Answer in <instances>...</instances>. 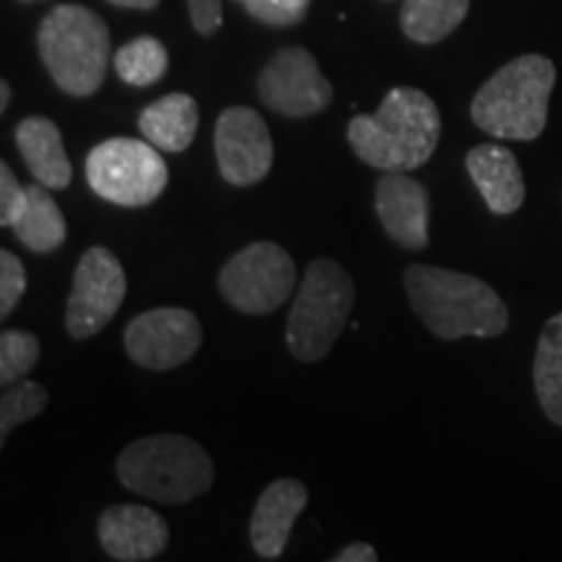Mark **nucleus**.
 <instances>
[{
    "mask_svg": "<svg viewBox=\"0 0 562 562\" xmlns=\"http://www.w3.org/2000/svg\"><path fill=\"white\" fill-rule=\"evenodd\" d=\"M440 110L422 89L396 87L378 112L347 125L351 151L383 172H412L427 165L440 140Z\"/></svg>",
    "mask_w": 562,
    "mask_h": 562,
    "instance_id": "obj_1",
    "label": "nucleus"
},
{
    "mask_svg": "<svg viewBox=\"0 0 562 562\" xmlns=\"http://www.w3.org/2000/svg\"><path fill=\"white\" fill-rule=\"evenodd\" d=\"M412 311L442 341L495 339L508 328V307L487 281L469 273L412 263L404 273Z\"/></svg>",
    "mask_w": 562,
    "mask_h": 562,
    "instance_id": "obj_2",
    "label": "nucleus"
},
{
    "mask_svg": "<svg viewBox=\"0 0 562 562\" xmlns=\"http://www.w3.org/2000/svg\"><path fill=\"white\" fill-rule=\"evenodd\" d=\"M554 81L558 70L544 55L529 53L505 63L472 100L474 125L505 140L539 138L547 125Z\"/></svg>",
    "mask_w": 562,
    "mask_h": 562,
    "instance_id": "obj_3",
    "label": "nucleus"
},
{
    "mask_svg": "<svg viewBox=\"0 0 562 562\" xmlns=\"http://www.w3.org/2000/svg\"><path fill=\"white\" fill-rule=\"evenodd\" d=\"M125 490L165 505L191 503L214 484V461L199 442L178 432L131 442L117 459Z\"/></svg>",
    "mask_w": 562,
    "mask_h": 562,
    "instance_id": "obj_4",
    "label": "nucleus"
},
{
    "mask_svg": "<svg viewBox=\"0 0 562 562\" xmlns=\"http://www.w3.org/2000/svg\"><path fill=\"white\" fill-rule=\"evenodd\" d=\"M37 47L50 79L66 94L91 97L104 83L112 58L110 30L87 5H55L42 19Z\"/></svg>",
    "mask_w": 562,
    "mask_h": 562,
    "instance_id": "obj_5",
    "label": "nucleus"
},
{
    "mask_svg": "<svg viewBox=\"0 0 562 562\" xmlns=\"http://www.w3.org/2000/svg\"><path fill=\"white\" fill-rule=\"evenodd\" d=\"M355 307V281L331 258L307 266L286 318V347L300 362H321L339 339Z\"/></svg>",
    "mask_w": 562,
    "mask_h": 562,
    "instance_id": "obj_6",
    "label": "nucleus"
},
{
    "mask_svg": "<svg viewBox=\"0 0 562 562\" xmlns=\"http://www.w3.org/2000/svg\"><path fill=\"white\" fill-rule=\"evenodd\" d=\"M170 170L149 140L108 138L87 157V182L102 201L125 209L149 206L165 193Z\"/></svg>",
    "mask_w": 562,
    "mask_h": 562,
    "instance_id": "obj_7",
    "label": "nucleus"
},
{
    "mask_svg": "<svg viewBox=\"0 0 562 562\" xmlns=\"http://www.w3.org/2000/svg\"><path fill=\"white\" fill-rule=\"evenodd\" d=\"M216 284L235 311L266 315L290 300L297 284V266L281 245L258 240L224 263Z\"/></svg>",
    "mask_w": 562,
    "mask_h": 562,
    "instance_id": "obj_8",
    "label": "nucleus"
},
{
    "mask_svg": "<svg viewBox=\"0 0 562 562\" xmlns=\"http://www.w3.org/2000/svg\"><path fill=\"white\" fill-rule=\"evenodd\" d=\"M128 279L117 256L94 245L81 256L66 307V331L70 339H91L121 311Z\"/></svg>",
    "mask_w": 562,
    "mask_h": 562,
    "instance_id": "obj_9",
    "label": "nucleus"
},
{
    "mask_svg": "<svg viewBox=\"0 0 562 562\" xmlns=\"http://www.w3.org/2000/svg\"><path fill=\"white\" fill-rule=\"evenodd\" d=\"M258 97L279 115L311 117L331 104L334 87L313 53L305 47H284L258 76Z\"/></svg>",
    "mask_w": 562,
    "mask_h": 562,
    "instance_id": "obj_10",
    "label": "nucleus"
},
{
    "mask_svg": "<svg viewBox=\"0 0 562 562\" xmlns=\"http://www.w3.org/2000/svg\"><path fill=\"white\" fill-rule=\"evenodd\" d=\"M201 321L186 307H154L128 323L123 334L125 351L138 368L175 370L199 351Z\"/></svg>",
    "mask_w": 562,
    "mask_h": 562,
    "instance_id": "obj_11",
    "label": "nucleus"
},
{
    "mask_svg": "<svg viewBox=\"0 0 562 562\" xmlns=\"http://www.w3.org/2000/svg\"><path fill=\"white\" fill-rule=\"evenodd\" d=\"M214 151L220 175L229 186H256L273 165L269 125L252 108H227L216 121Z\"/></svg>",
    "mask_w": 562,
    "mask_h": 562,
    "instance_id": "obj_12",
    "label": "nucleus"
},
{
    "mask_svg": "<svg viewBox=\"0 0 562 562\" xmlns=\"http://www.w3.org/2000/svg\"><path fill=\"white\" fill-rule=\"evenodd\" d=\"M375 211L385 235L406 250H422L430 243V195L419 180L406 172H385L375 186Z\"/></svg>",
    "mask_w": 562,
    "mask_h": 562,
    "instance_id": "obj_13",
    "label": "nucleus"
},
{
    "mask_svg": "<svg viewBox=\"0 0 562 562\" xmlns=\"http://www.w3.org/2000/svg\"><path fill=\"white\" fill-rule=\"evenodd\" d=\"M102 550L117 562H146L159 558L170 542V526L146 505H112L97 524Z\"/></svg>",
    "mask_w": 562,
    "mask_h": 562,
    "instance_id": "obj_14",
    "label": "nucleus"
},
{
    "mask_svg": "<svg viewBox=\"0 0 562 562\" xmlns=\"http://www.w3.org/2000/svg\"><path fill=\"white\" fill-rule=\"evenodd\" d=\"M307 505V490L297 480H277L261 492L250 518V544L258 558L279 560L292 526Z\"/></svg>",
    "mask_w": 562,
    "mask_h": 562,
    "instance_id": "obj_15",
    "label": "nucleus"
},
{
    "mask_svg": "<svg viewBox=\"0 0 562 562\" xmlns=\"http://www.w3.org/2000/svg\"><path fill=\"white\" fill-rule=\"evenodd\" d=\"M469 178L492 214L508 216L524 206L526 182L513 151L497 144H480L467 154Z\"/></svg>",
    "mask_w": 562,
    "mask_h": 562,
    "instance_id": "obj_16",
    "label": "nucleus"
},
{
    "mask_svg": "<svg viewBox=\"0 0 562 562\" xmlns=\"http://www.w3.org/2000/svg\"><path fill=\"white\" fill-rule=\"evenodd\" d=\"M16 146L32 178H37L42 186L53 188V191H63L70 186L74 170H70L66 146H63L60 128L50 117H24L16 125Z\"/></svg>",
    "mask_w": 562,
    "mask_h": 562,
    "instance_id": "obj_17",
    "label": "nucleus"
},
{
    "mask_svg": "<svg viewBox=\"0 0 562 562\" xmlns=\"http://www.w3.org/2000/svg\"><path fill=\"white\" fill-rule=\"evenodd\" d=\"M199 102L186 91L165 94L161 100L140 110L138 115L140 136L167 154L186 151L193 144L195 133H199Z\"/></svg>",
    "mask_w": 562,
    "mask_h": 562,
    "instance_id": "obj_18",
    "label": "nucleus"
},
{
    "mask_svg": "<svg viewBox=\"0 0 562 562\" xmlns=\"http://www.w3.org/2000/svg\"><path fill=\"white\" fill-rule=\"evenodd\" d=\"M11 229L32 252L58 250L68 237L66 216L42 182L26 188V206Z\"/></svg>",
    "mask_w": 562,
    "mask_h": 562,
    "instance_id": "obj_19",
    "label": "nucleus"
},
{
    "mask_svg": "<svg viewBox=\"0 0 562 562\" xmlns=\"http://www.w3.org/2000/svg\"><path fill=\"white\" fill-rule=\"evenodd\" d=\"M533 391L552 425L562 427V313L544 323L533 357Z\"/></svg>",
    "mask_w": 562,
    "mask_h": 562,
    "instance_id": "obj_20",
    "label": "nucleus"
},
{
    "mask_svg": "<svg viewBox=\"0 0 562 562\" xmlns=\"http://www.w3.org/2000/svg\"><path fill=\"white\" fill-rule=\"evenodd\" d=\"M472 0H404L402 30L417 45L446 40L467 19Z\"/></svg>",
    "mask_w": 562,
    "mask_h": 562,
    "instance_id": "obj_21",
    "label": "nucleus"
},
{
    "mask_svg": "<svg viewBox=\"0 0 562 562\" xmlns=\"http://www.w3.org/2000/svg\"><path fill=\"white\" fill-rule=\"evenodd\" d=\"M170 55L157 37H136L115 53V74L131 87H151L165 79Z\"/></svg>",
    "mask_w": 562,
    "mask_h": 562,
    "instance_id": "obj_22",
    "label": "nucleus"
},
{
    "mask_svg": "<svg viewBox=\"0 0 562 562\" xmlns=\"http://www.w3.org/2000/svg\"><path fill=\"white\" fill-rule=\"evenodd\" d=\"M47 402H50V393L45 385L34 381L5 385L3 398H0V442H5L13 427L24 425V422L45 412Z\"/></svg>",
    "mask_w": 562,
    "mask_h": 562,
    "instance_id": "obj_23",
    "label": "nucleus"
},
{
    "mask_svg": "<svg viewBox=\"0 0 562 562\" xmlns=\"http://www.w3.org/2000/svg\"><path fill=\"white\" fill-rule=\"evenodd\" d=\"M40 360V341L30 331H3L0 336V383L13 385Z\"/></svg>",
    "mask_w": 562,
    "mask_h": 562,
    "instance_id": "obj_24",
    "label": "nucleus"
},
{
    "mask_svg": "<svg viewBox=\"0 0 562 562\" xmlns=\"http://www.w3.org/2000/svg\"><path fill=\"white\" fill-rule=\"evenodd\" d=\"M266 26H294L307 16L313 0H235Z\"/></svg>",
    "mask_w": 562,
    "mask_h": 562,
    "instance_id": "obj_25",
    "label": "nucleus"
},
{
    "mask_svg": "<svg viewBox=\"0 0 562 562\" xmlns=\"http://www.w3.org/2000/svg\"><path fill=\"white\" fill-rule=\"evenodd\" d=\"M26 292L24 263L11 250H0V315L9 318Z\"/></svg>",
    "mask_w": 562,
    "mask_h": 562,
    "instance_id": "obj_26",
    "label": "nucleus"
},
{
    "mask_svg": "<svg viewBox=\"0 0 562 562\" xmlns=\"http://www.w3.org/2000/svg\"><path fill=\"white\" fill-rule=\"evenodd\" d=\"M26 206V188L19 186L11 167L0 161V227H13Z\"/></svg>",
    "mask_w": 562,
    "mask_h": 562,
    "instance_id": "obj_27",
    "label": "nucleus"
},
{
    "mask_svg": "<svg viewBox=\"0 0 562 562\" xmlns=\"http://www.w3.org/2000/svg\"><path fill=\"white\" fill-rule=\"evenodd\" d=\"M188 11H191L193 30L211 37V34L220 32L224 13H222V0H188Z\"/></svg>",
    "mask_w": 562,
    "mask_h": 562,
    "instance_id": "obj_28",
    "label": "nucleus"
},
{
    "mask_svg": "<svg viewBox=\"0 0 562 562\" xmlns=\"http://www.w3.org/2000/svg\"><path fill=\"white\" fill-rule=\"evenodd\" d=\"M375 560H378V552L372 550L370 544H364V542L347 544V547H344V550L334 558V562H375Z\"/></svg>",
    "mask_w": 562,
    "mask_h": 562,
    "instance_id": "obj_29",
    "label": "nucleus"
},
{
    "mask_svg": "<svg viewBox=\"0 0 562 562\" xmlns=\"http://www.w3.org/2000/svg\"><path fill=\"white\" fill-rule=\"evenodd\" d=\"M108 3L117 5V9H136V11H151L157 9L159 0H108Z\"/></svg>",
    "mask_w": 562,
    "mask_h": 562,
    "instance_id": "obj_30",
    "label": "nucleus"
},
{
    "mask_svg": "<svg viewBox=\"0 0 562 562\" xmlns=\"http://www.w3.org/2000/svg\"><path fill=\"white\" fill-rule=\"evenodd\" d=\"M9 104H11V87L9 81H0V112L9 110Z\"/></svg>",
    "mask_w": 562,
    "mask_h": 562,
    "instance_id": "obj_31",
    "label": "nucleus"
},
{
    "mask_svg": "<svg viewBox=\"0 0 562 562\" xmlns=\"http://www.w3.org/2000/svg\"><path fill=\"white\" fill-rule=\"evenodd\" d=\"M21 3H40V0H21Z\"/></svg>",
    "mask_w": 562,
    "mask_h": 562,
    "instance_id": "obj_32",
    "label": "nucleus"
}]
</instances>
